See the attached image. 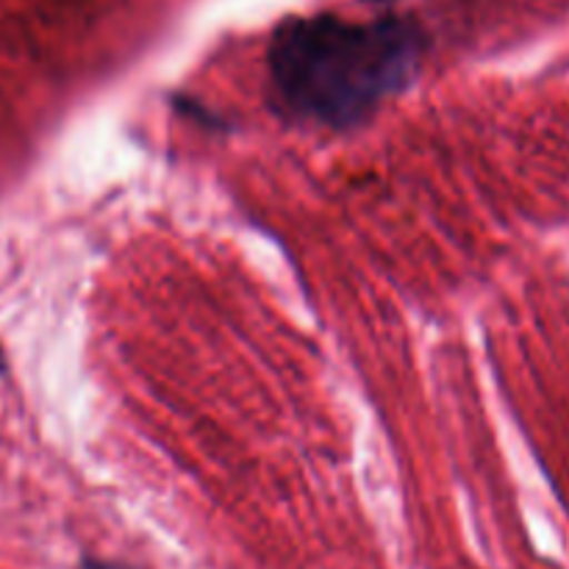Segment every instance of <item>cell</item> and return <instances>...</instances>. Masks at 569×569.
Returning a JSON list of instances; mask_svg holds the SVG:
<instances>
[{
    "label": "cell",
    "instance_id": "6da1fadb",
    "mask_svg": "<svg viewBox=\"0 0 569 569\" xmlns=\"http://www.w3.org/2000/svg\"><path fill=\"white\" fill-rule=\"evenodd\" d=\"M422 50L406 17H292L267 44L272 103L306 126H361L415 81Z\"/></svg>",
    "mask_w": 569,
    "mask_h": 569
},
{
    "label": "cell",
    "instance_id": "7a4b0ae2",
    "mask_svg": "<svg viewBox=\"0 0 569 569\" xmlns=\"http://www.w3.org/2000/svg\"><path fill=\"white\" fill-rule=\"evenodd\" d=\"M81 569H142V567L122 565V561H111V559H83Z\"/></svg>",
    "mask_w": 569,
    "mask_h": 569
},
{
    "label": "cell",
    "instance_id": "3957f363",
    "mask_svg": "<svg viewBox=\"0 0 569 569\" xmlns=\"http://www.w3.org/2000/svg\"><path fill=\"white\" fill-rule=\"evenodd\" d=\"M3 370H6V359H3V350H0V376H3Z\"/></svg>",
    "mask_w": 569,
    "mask_h": 569
}]
</instances>
